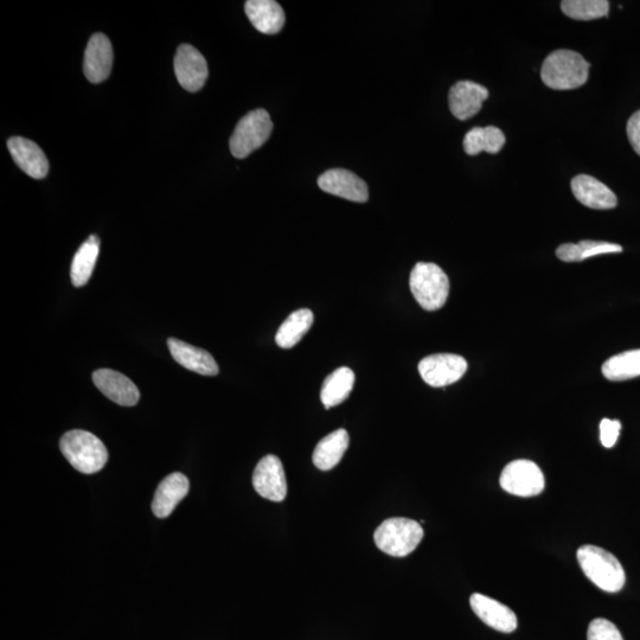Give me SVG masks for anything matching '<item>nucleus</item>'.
Instances as JSON below:
<instances>
[{"label":"nucleus","instance_id":"1","mask_svg":"<svg viewBox=\"0 0 640 640\" xmlns=\"http://www.w3.org/2000/svg\"><path fill=\"white\" fill-rule=\"evenodd\" d=\"M590 67V63L576 51L556 50L544 60L541 79L544 85L555 91H571L585 85Z\"/></svg>","mask_w":640,"mask_h":640},{"label":"nucleus","instance_id":"2","mask_svg":"<svg viewBox=\"0 0 640 640\" xmlns=\"http://www.w3.org/2000/svg\"><path fill=\"white\" fill-rule=\"evenodd\" d=\"M582 572L593 584L607 593L623 590L626 575L622 563L607 550L591 546H582L576 553Z\"/></svg>","mask_w":640,"mask_h":640},{"label":"nucleus","instance_id":"3","mask_svg":"<svg viewBox=\"0 0 640 640\" xmlns=\"http://www.w3.org/2000/svg\"><path fill=\"white\" fill-rule=\"evenodd\" d=\"M60 450L69 464L85 475L99 472L108 462L106 446L91 432H67L61 438Z\"/></svg>","mask_w":640,"mask_h":640},{"label":"nucleus","instance_id":"4","mask_svg":"<svg viewBox=\"0 0 640 640\" xmlns=\"http://www.w3.org/2000/svg\"><path fill=\"white\" fill-rule=\"evenodd\" d=\"M424 539L421 524L409 518H389L375 530L374 541L381 550L394 558H405Z\"/></svg>","mask_w":640,"mask_h":640},{"label":"nucleus","instance_id":"5","mask_svg":"<svg viewBox=\"0 0 640 640\" xmlns=\"http://www.w3.org/2000/svg\"><path fill=\"white\" fill-rule=\"evenodd\" d=\"M412 294L426 311H437L443 307L450 293V280L438 265L419 262L409 279Z\"/></svg>","mask_w":640,"mask_h":640},{"label":"nucleus","instance_id":"6","mask_svg":"<svg viewBox=\"0 0 640 640\" xmlns=\"http://www.w3.org/2000/svg\"><path fill=\"white\" fill-rule=\"evenodd\" d=\"M273 123L265 110H255L243 117L230 138V152L235 158L245 159L270 139Z\"/></svg>","mask_w":640,"mask_h":640},{"label":"nucleus","instance_id":"7","mask_svg":"<svg viewBox=\"0 0 640 640\" xmlns=\"http://www.w3.org/2000/svg\"><path fill=\"white\" fill-rule=\"evenodd\" d=\"M499 484L511 495L534 497L544 490L546 480L539 466L530 460L520 459L504 467Z\"/></svg>","mask_w":640,"mask_h":640},{"label":"nucleus","instance_id":"8","mask_svg":"<svg viewBox=\"0 0 640 640\" xmlns=\"http://www.w3.org/2000/svg\"><path fill=\"white\" fill-rule=\"evenodd\" d=\"M466 370L465 358L453 354L427 356L419 363L422 380L434 388L450 386L458 382L465 375Z\"/></svg>","mask_w":640,"mask_h":640},{"label":"nucleus","instance_id":"9","mask_svg":"<svg viewBox=\"0 0 640 640\" xmlns=\"http://www.w3.org/2000/svg\"><path fill=\"white\" fill-rule=\"evenodd\" d=\"M176 78L185 91H201L208 80V64L204 56L189 44H182L175 56Z\"/></svg>","mask_w":640,"mask_h":640},{"label":"nucleus","instance_id":"10","mask_svg":"<svg viewBox=\"0 0 640 640\" xmlns=\"http://www.w3.org/2000/svg\"><path fill=\"white\" fill-rule=\"evenodd\" d=\"M253 485L261 497L272 502H283L287 495V480L283 463L277 456L268 454L255 467Z\"/></svg>","mask_w":640,"mask_h":640},{"label":"nucleus","instance_id":"11","mask_svg":"<svg viewBox=\"0 0 640 640\" xmlns=\"http://www.w3.org/2000/svg\"><path fill=\"white\" fill-rule=\"evenodd\" d=\"M319 188L328 194L345 200L366 203L369 200L368 185L354 172L344 169H332L318 178Z\"/></svg>","mask_w":640,"mask_h":640},{"label":"nucleus","instance_id":"12","mask_svg":"<svg viewBox=\"0 0 640 640\" xmlns=\"http://www.w3.org/2000/svg\"><path fill=\"white\" fill-rule=\"evenodd\" d=\"M93 382L106 398L120 406L133 407L140 400L139 390L128 377L111 369L94 371Z\"/></svg>","mask_w":640,"mask_h":640},{"label":"nucleus","instance_id":"13","mask_svg":"<svg viewBox=\"0 0 640 640\" xmlns=\"http://www.w3.org/2000/svg\"><path fill=\"white\" fill-rule=\"evenodd\" d=\"M113 67L112 43L104 34H95L88 42L83 61V72L92 83H100L108 79Z\"/></svg>","mask_w":640,"mask_h":640},{"label":"nucleus","instance_id":"14","mask_svg":"<svg viewBox=\"0 0 640 640\" xmlns=\"http://www.w3.org/2000/svg\"><path fill=\"white\" fill-rule=\"evenodd\" d=\"M489 98V91L472 81H459L448 94L450 110L459 120L475 117L482 110L483 102Z\"/></svg>","mask_w":640,"mask_h":640},{"label":"nucleus","instance_id":"15","mask_svg":"<svg viewBox=\"0 0 640 640\" xmlns=\"http://www.w3.org/2000/svg\"><path fill=\"white\" fill-rule=\"evenodd\" d=\"M470 605L476 616L492 629L503 633H511L517 629L516 614L499 601L475 593L471 595Z\"/></svg>","mask_w":640,"mask_h":640},{"label":"nucleus","instance_id":"16","mask_svg":"<svg viewBox=\"0 0 640 640\" xmlns=\"http://www.w3.org/2000/svg\"><path fill=\"white\" fill-rule=\"evenodd\" d=\"M12 159L25 174L34 179L46 178L49 162L41 147L29 139L14 137L8 140Z\"/></svg>","mask_w":640,"mask_h":640},{"label":"nucleus","instance_id":"17","mask_svg":"<svg viewBox=\"0 0 640 640\" xmlns=\"http://www.w3.org/2000/svg\"><path fill=\"white\" fill-rule=\"evenodd\" d=\"M572 191L576 200L588 208L606 210L616 208L618 204L616 194L592 176L574 177Z\"/></svg>","mask_w":640,"mask_h":640},{"label":"nucleus","instance_id":"18","mask_svg":"<svg viewBox=\"0 0 640 640\" xmlns=\"http://www.w3.org/2000/svg\"><path fill=\"white\" fill-rule=\"evenodd\" d=\"M189 479L181 472L171 473L159 484L153 497L152 511L158 518H165L172 514L182 499L188 495Z\"/></svg>","mask_w":640,"mask_h":640},{"label":"nucleus","instance_id":"19","mask_svg":"<svg viewBox=\"0 0 640 640\" xmlns=\"http://www.w3.org/2000/svg\"><path fill=\"white\" fill-rule=\"evenodd\" d=\"M168 345L174 360L185 369L204 376L219 374V366L208 351L192 347L177 338H170Z\"/></svg>","mask_w":640,"mask_h":640},{"label":"nucleus","instance_id":"20","mask_svg":"<svg viewBox=\"0 0 640 640\" xmlns=\"http://www.w3.org/2000/svg\"><path fill=\"white\" fill-rule=\"evenodd\" d=\"M245 11L253 27L262 34L275 35L284 28L285 12L274 0H248Z\"/></svg>","mask_w":640,"mask_h":640},{"label":"nucleus","instance_id":"21","mask_svg":"<svg viewBox=\"0 0 640 640\" xmlns=\"http://www.w3.org/2000/svg\"><path fill=\"white\" fill-rule=\"evenodd\" d=\"M349 447V434L345 430H337L319 441L313 452V464L317 469L329 471L341 462Z\"/></svg>","mask_w":640,"mask_h":640},{"label":"nucleus","instance_id":"22","mask_svg":"<svg viewBox=\"0 0 640 640\" xmlns=\"http://www.w3.org/2000/svg\"><path fill=\"white\" fill-rule=\"evenodd\" d=\"M355 384L354 371L347 367L339 368L326 377L320 399L326 409L341 405L349 398Z\"/></svg>","mask_w":640,"mask_h":640},{"label":"nucleus","instance_id":"23","mask_svg":"<svg viewBox=\"0 0 640 640\" xmlns=\"http://www.w3.org/2000/svg\"><path fill=\"white\" fill-rule=\"evenodd\" d=\"M504 144V133L495 126L472 128L464 138V150L469 156H477L480 152L496 155Z\"/></svg>","mask_w":640,"mask_h":640},{"label":"nucleus","instance_id":"24","mask_svg":"<svg viewBox=\"0 0 640 640\" xmlns=\"http://www.w3.org/2000/svg\"><path fill=\"white\" fill-rule=\"evenodd\" d=\"M622 252L623 247L617 243L586 240L580 243H565L556 249V256L565 262H579L597 255Z\"/></svg>","mask_w":640,"mask_h":640},{"label":"nucleus","instance_id":"25","mask_svg":"<svg viewBox=\"0 0 640 640\" xmlns=\"http://www.w3.org/2000/svg\"><path fill=\"white\" fill-rule=\"evenodd\" d=\"M99 252L100 240L95 235L89 236L76 252L70 270V278L75 287L85 286L91 279Z\"/></svg>","mask_w":640,"mask_h":640},{"label":"nucleus","instance_id":"26","mask_svg":"<svg viewBox=\"0 0 640 640\" xmlns=\"http://www.w3.org/2000/svg\"><path fill=\"white\" fill-rule=\"evenodd\" d=\"M313 324V313L307 309H300L288 316L280 326L275 342L283 349H291L302 341Z\"/></svg>","mask_w":640,"mask_h":640},{"label":"nucleus","instance_id":"27","mask_svg":"<svg viewBox=\"0 0 640 640\" xmlns=\"http://www.w3.org/2000/svg\"><path fill=\"white\" fill-rule=\"evenodd\" d=\"M603 374L610 381H626L640 376V349L612 356L603 366Z\"/></svg>","mask_w":640,"mask_h":640},{"label":"nucleus","instance_id":"28","mask_svg":"<svg viewBox=\"0 0 640 640\" xmlns=\"http://www.w3.org/2000/svg\"><path fill=\"white\" fill-rule=\"evenodd\" d=\"M561 10L576 21H593L608 15L610 3L606 0H565L561 3Z\"/></svg>","mask_w":640,"mask_h":640},{"label":"nucleus","instance_id":"29","mask_svg":"<svg viewBox=\"0 0 640 640\" xmlns=\"http://www.w3.org/2000/svg\"><path fill=\"white\" fill-rule=\"evenodd\" d=\"M587 640H624L618 627L604 618L594 619L588 626Z\"/></svg>","mask_w":640,"mask_h":640},{"label":"nucleus","instance_id":"30","mask_svg":"<svg viewBox=\"0 0 640 640\" xmlns=\"http://www.w3.org/2000/svg\"><path fill=\"white\" fill-rule=\"evenodd\" d=\"M622 424L619 420L604 419L600 422V440L606 448L616 445Z\"/></svg>","mask_w":640,"mask_h":640},{"label":"nucleus","instance_id":"31","mask_svg":"<svg viewBox=\"0 0 640 640\" xmlns=\"http://www.w3.org/2000/svg\"><path fill=\"white\" fill-rule=\"evenodd\" d=\"M626 130L633 150L640 156V111L632 115Z\"/></svg>","mask_w":640,"mask_h":640}]
</instances>
